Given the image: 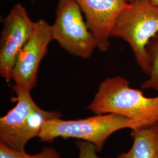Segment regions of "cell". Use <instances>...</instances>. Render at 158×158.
<instances>
[{
	"instance_id": "6da1fadb",
	"label": "cell",
	"mask_w": 158,
	"mask_h": 158,
	"mask_svg": "<svg viewBox=\"0 0 158 158\" xmlns=\"http://www.w3.org/2000/svg\"><path fill=\"white\" fill-rule=\"evenodd\" d=\"M87 108L95 114L127 117L136 122L139 128L158 123V96L148 97L141 90L132 88L129 81L121 76L102 81Z\"/></svg>"
},
{
	"instance_id": "7a4b0ae2",
	"label": "cell",
	"mask_w": 158,
	"mask_h": 158,
	"mask_svg": "<svg viewBox=\"0 0 158 158\" xmlns=\"http://www.w3.org/2000/svg\"><path fill=\"white\" fill-rule=\"evenodd\" d=\"M124 128H139L138 125L127 117L116 114H96L95 116L76 120L55 118L46 121L38 137L41 141L52 142L60 137L76 138L93 143L97 152L102 149L109 136Z\"/></svg>"
},
{
	"instance_id": "3957f363",
	"label": "cell",
	"mask_w": 158,
	"mask_h": 158,
	"mask_svg": "<svg viewBox=\"0 0 158 158\" xmlns=\"http://www.w3.org/2000/svg\"><path fill=\"white\" fill-rule=\"evenodd\" d=\"M158 33V6L151 0H136L120 13L111 38H119L130 45L142 71L148 75L151 65L147 53L149 40Z\"/></svg>"
},
{
	"instance_id": "277c9868",
	"label": "cell",
	"mask_w": 158,
	"mask_h": 158,
	"mask_svg": "<svg viewBox=\"0 0 158 158\" xmlns=\"http://www.w3.org/2000/svg\"><path fill=\"white\" fill-rule=\"evenodd\" d=\"M82 12L75 0H59L55 21L51 26L53 40L62 48L70 55L86 59L97 48V42Z\"/></svg>"
},
{
	"instance_id": "5b68a950",
	"label": "cell",
	"mask_w": 158,
	"mask_h": 158,
	"mask_svg": "<svg viewBox=\"0 0 158 158\" xmlns=\"http://www.w3.org/2000/svg\"><path fill=\"white\" fill-rule=\"evenodd\" d=\"M35 22L22 4L11 8L3 22L0 40V75L8 83L17 56L31 38Z\"/></svg>"
},
{
	"instance_id": "8992f818",
	"label": "cell",
	"mask_w": 158,
	"mask_h": 158,
	"mask_svg": "<svg viewBox=\"0 0 158 158\" xmlns=\"http://www.w3.org/2000/svg\"><path fill=\"white\" fill-rule=\"evenodd\" d=\"M53 40L52 26L45 19L35 22L34 31L27 43L17 56L11 79L15 85L32 90L36 83L40 63Z\"/></svg>"
},
{
	"instance_id": "52a82bcc",
	"label": "cell",
	"mask_w": 158,
	"mask_h": 158,
	"mask_svg": "<svg viewBox=\"0 0 158 158\" xmlns=\"http://www.w3.org/2000/svg\"><path fill=\"white\" fill-rule=\"evenodd\" d=\"M85 14L86 23L97 42V49L106 52L111 32L120 13L130 6L125 0H75Z\"/></svg>"
},
{
	"instance_id": "ba28073f",
	"label": "cell",
	"mask_w": 158,
	"mask_h": 158,
	"mask_svg": "<svg viewBox=\"0 0 158 158\" xmlns=\"http://www.w3.org/2000/svg\"><path fill=\"white\" fill-rule=\"evenodd\" d=\"M17 102L15 106L0 118V143L13 149L17 137L25 125L29 115L38 105L31 94V90L18 85H13Z\"/></svg>"
},
{
	"instance_id": "9c48e42d",
	"label": "cell",
	"mask_w": 158,
	"mask_h": 158,
	"mask_svg": "<svg viewBox=\"0 0 158 158\" xmlns=\"http://www.w3.org/2000/svg\"><path fill=\"white\" fill-rule=\"evenodd\" d=\"M133 143L130 150L117 158H158V123L149 127L132 129Z\"/></svg>"
},
{
	"instance_id": "30bf717a",
	"label": "cell",
	"mask_w": 158,
	"mask_h": 158,
	"mask_svg": "<svg viewBox=\"0 0 158 158\" xmlns=\"http://www.w3.org/2000/svg\"><path fill=\"white\" fill-rule=\"evenodd\" d=\"M61 113L57 111H46L37 106L29 115L26 123L19 133L12 150L25 152V147L31 139L38 136L42 125L46 121L61 118Z\"/></svg>"
},
{
	"instance_id": "8fae6325",
	"label": "cell",
	"mask_w": 158,
	"mask_h": 158,
	"mask_svg": "<svg viewBox=\"0 0 158 158\" xmlns=\"http://www.w3.org/2000/svg\"><path fill=\"white\" fill-rule=\"evenodd\" d=\"M151 69L148 79L141 84L143 90H153L158 93V33L149 40L147 46Z\"/></svg>"
},
{
	"instance_id": "7c38bea8",
	"label": "cell",
	"mask_w": 158,
	"mask_h": 158,
	"mask_svg": "<svg viewBox=\"0 0 158 158\" xmlns=\"http://www.w3.org/2000/svg\"><path fill=\"white\" fill-rule=\"evenodd\" d=\"M0 158H62L56 149L52 147L44 148L40 152L29 155L25 152L12 150L0 143Z\"/></svg>"
},
{
	"instance_id": "4fadbf2b",
	"label": "cell",
	"mask_w": 158,
	"mask_h": 158,
	"mask_svg": "<svg viewBox=\"0 0 158 158\" xmlns=\"http://www.w3.org/2000/svg\"><path fill=\"white\" fill-rule=\"evenodd\" d=\"M76 146L79 150V158H102L97 155L96 147L93 143L83 140H78Z\"/></svg>"
},
{
	"instance_id": "5bb4252c",
	"label": "cell",
	"mask_w": 158,
	"mask_h": 158,
	"mask_svg": "<svg viewBox=\"0 0 158 158\" xmlns=\"http://www.w3.org/2000/svg\"><path fill=\"white\" fill-rule=\"evenodd\" d=\"M151 1L152 2L153 4L158 6V0H151Z\"/></svg>"
},
{
	"instance_id": "9a60e30c",
	"label": "cell",
	"mask_w": 158,
	"mask_h": 158,
	"mask_svg": "<svg viewBox=\"0 0 158 158\" xmlns=\"http://www.w3.org/2000/svg\"><path fill=\"white\" fill-rule=\"evenodd\" d=\"M127 2H128V3H132V2H134V1H135L136 0H125Z\"/></svg>"
}]
</instances>
